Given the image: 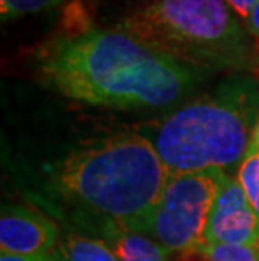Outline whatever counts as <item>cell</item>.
Instances as JSON below:
<instances>
[{
	"label": "cell",
	"instance_id": "ba28073f",
	"mask_svg": "<svg viewBox=\"0 0 259 261\" xmlns=\"http://www.w3.org/2000/svg\"><path fill=\"white\" fill-rule=\"evenodd\" d=\"M104 234L120 261H168L170 251L148 234L128 231L111 221Z\"/></svg>",
	"mask_w": 259,
	"mask_h": 261
},
{
	"label": "cell",
	"instance_id": "6da1fadb",
	"mask_svg": "<svg viewBox=\"0 0 259 261\" xmlns=\"http://www.w3.org/2000/svg\"><path fill=\"white\" fill-rule=\"evenodd\" d=\"M36 74L69 99L121 110L170 107L200 81V73L121 27H91L46 42L36 54Z\"/></svg>",
	"mask_w": 259,
	"mask_h": 261
},
{
	"label": "cell",
	"instance_id": "7a4b0ae2",
	"mask_svg": "<svg viewBox=\"0 0 259 261\" xmlns=\"http://www.w3.org/2000/svg\"><path fill=\"white\" fill-rule=\"evenodd\" d=\"M168 179V169L141 133H120L86 143L54 172V182L64 196L141 234H148Z\"/></svg>",
	"mask_w": 259,
	"mask_h": 261
},
{
	"label": "cell",
	"instance_id": "52a82bcc",
	"mask_svg": "<svg viewBox=\"0 0 259 261\" xmlns=\"http://www.w3.org/2000/svg\"><path fill=\"white\" fill-rule=\"evenodd\" d=\"M59 243L54 221L20 205H5L0 216V249L10 254H52Z\"/></svg>",
	"mask_w": 259,
	"mask_h": 261
},
{
	"label": "cell",
	"instance_id": "8992f818",
	"mask_svg": "<svg viewBox=\"0 0 259 261\" xmlns=\"http://www.w3.org/2000/svg\"><path fill=\"white\" fill-rule=\"evenodd\" d=\"M204 244H259V219L239 180L224 182L209 216Z\"/></svg>",
	"mask_w": 259,
	"mask_h": 261
},
{
	"label": "cell",
	"instance_id": "7c38bea8",
	"mask_svg": "<svg viewBox=\"0 0 259 261\" xmlns=\"http://www.w3.org/2000/svg\"><path fill=\"white\" fill-rule=\"evenodd\" d=\"M63 0H0V15L2 22H9L27 14H36L41 10L52 9Z\"/></svg>",
	"mask_w": 259,
	"mask_h": 261
},
{
	"label": "cell",
	"instance_id": "9c48e42d",
	"mask_svg": "<svg viewBox=\"0 0 259 261\" xmlns=\"http://www.w3.org/2000/svg\"><path fill=\"white\" fill-rule=\"evenodd\" d=\"M57 253L63 261H120L106 241L79 234L64 236Z\"/></svg>",
	"mask_w": 259,
	"mask_h": 261
},
{
	"label": "cell",
	"instance_id": "3957f363",
	"mask_svg": "<svg viewBox=\"0 0 259 261\" xmlns=\"http://www.w3.org/2000/svg\"><path fill=\"white\" fill-rule=\"evenodd\" d=\"M257 121L259 83L238 74L165 116L150 142L170 175L224 170L246 159Z\"/></svg>",
	"mask_w": 259,
	"mask_h": 261
},
{
	"label": "cell",
	"instance_id": "30bf717a",
	"mask_svg": "<svg viewBox=\"0 0 259 261\" xmlns=\"http://www.w3.org/2000/svg\"><path fill=\"white\" fill-rule=\"evenodd\" d=\"M202 261H259V244H202Z\"/></svg>",
	"mask_w": 259,
	"mask_h": 261
},
{
	"label": "cell",
	"instance_id": "5b68a950",
	"mask_svg": "<svg viewBox=\"0 0 259 261\" xmlns=\"http://www.w3.org/2000/svg\"><path fill=\"white\" fill-rule=\"evenodd\" d=\"M225 180L227 174L220 169L170 175L148 236L170 253H195L204 244L209 216Z\"/></svg>",
	"mask_w": 259,
	"mask_h": 261
},
{
	"label": "cell",
	"instance_id": "4fadbf2b",
	"mask_svg": "<svg viewBox=\"0 0 259 261\" xmlns=\"http://www.w3.org/2000/svg\"><path fill=\"white\" fill-rule=\"evenodd\" d=\"M229 4V7L233 9V12L238 15V19L247 27V22H249L251 12L254 9L256 0H225Z\"/></svg>",
	"mask_w": 259,
	"mask_h": 261
},
{
	"label": "cell",
	"instance_id": "2e32d148",
	"mask_svg": "<svg viewBox=\"0 0 259 261\" xmlns=\"http://www.w3.org/2000/svg\"><path fill=\"white\" fill-rule=\"evenodd\" d=\"M247 153H259V121H257V126L254 130V135H252V140H251Z\"/></svg>",
	"mask_w": 259,
	"mask_h": 261
},
{
	"label": "cell",
	"instance_id": "9a60e30c",
	"mask_svg": "<svg viewBox=\"0 0 259 261\" xmlns=\"http://www.w3.org/2000/svg\"><path fill=\"white\" fill-rule=\"evenodd\" d=\"M247 31L251 32L252 37H256L259 41V0H256L254 9L251 12L249 22H247Z\"/></svg>",
	"mask_w": 259,
	"mask_h": 261
},
{
	"label": "cell",
	"instance_id": "8fae6325",
	"mask_svg": "<svg viewBox=\"0 0 259 261\" xmlns=\"http://www.w3.org/2000/svg\"><path fill=\"white\" fill-rule=\"evenodd\" d=\"M238 180L259 219V153L246 155V159L239 165Z\"/></svg>",
	"mask_w": 259,
	"mask_h": 261
},
{
	"label": "cell",
	"instance_id": "5bb4252c",
	"mask_svg": "<svg viewBox=\"0 0 259 261\" xmlns=\"http://www.w3.org/2000/svg\"><path fill=\"white\" fill-rule=\"evenodd\" d=\"M0 261H56L54 254H10L2 253Z\"/></svg>",
	"mask_w": 259,
	"mask_h": 261
},
{
	"label": "cell",
	"instance_id": "277c9868",
	"mask_svg": "<svg viewBox=\"0 0 259 261\" xmlns=\"http://www.w3.org/2000/svg\"><path fill=\"white\" fill-rule=\"evenodd\" d=\"M118 27L200 74L256 59L252 34L225 0H147Z\"/></svg>",
	"mask_w": 259,
	"mask_h": 261
}]
</instances>
